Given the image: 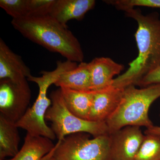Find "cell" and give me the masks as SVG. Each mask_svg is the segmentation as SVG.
I'll return each mask as SVG.
<instances>
[{"mask_svg":"<svg viewBox=\"0 0 160 160\" xmlns=\"http://www.w3.org/2000/svg\"><path fill=\"white\" fill-rule=\"evenodd\" d=\"M89 134L78 132L58 141L51 151L55 160H112L110 135L90 139Z\"/></svg>","mask_w":160,"mask_h":160,"instance_id":"cell-6","label":"cell"},{"mask_svg":"<svg viewBox=\"0 0 160 160\" xmlns=\"http://www.w3.org/2000/svg\"><path fill=\"white\" fill-rule=\"evenodd\" d=\"M135 160H160V136L145 134Z\"/></svg>","mask_w":160,"mask_h":160,"instance_id":"cell-17","label":"cell"},{"mask_svg":"<svg viewBox=\"0 0 160 160\" xmlns=\"http://www.w3.org/2000/svg\"><path fill=\"white\" fill-rule=\"evenodd\" d=\"M56 0H27L26 16L49 15Z\"/></svg>","mask_w":160,"mask_h":160,"instance_id":"cell-20","label":"cell"},{"mask_svg":"<svg viewBox=\"0 0 160 160\" xmlns=\"http://www.w3.org/2000/svg\"></svg>","mask_w":160,"mask_h":160,"instance_id":"cell-24","label":"cell"},{"mask_svg":"<svg viewBox=\"0 0 160 160\" xmlns=\"http://www.w3.org/2000/svg\"><path fill=\"white\" fill-rule=\"evenodd\" d=\"M52 140L27 133L17 154L8 160H41L54 148Z\"/></svg>","mask_w":160,"mask_h":160,"instance_id":"cell-14","label":"cell"},{"mask_svg":"<svg viewBox=\"0 0 160 160\" xmlns=\"http://www.w3.org/2000/svg\"><path fill=\"white\" fill-rule=\"evenodd\" d=\"M50 98L51 105L46 112L45 120L51 123V129L58 141L78 132L88 133L93 137L109 134L105 122L82 119L72 113L65 104L61 89L52 92Z\"/></svg>","mask_w":160,"mask_h":160,"instance_id":"cell-5","label":"cell"},{"mask_svg":"<svg viewBox=\"0 0 160 160\" xmlns=\"http://www.w3.org/2000/svg\"><path fill=\"white\" fill-rule=\"evenodd\" d=\"M67 108L82 119L88 120L93 99V91H82L60 88Z\"/></svg>","mask_w":160,"mask_h":160,"instance_id":"cell-15","label":"cell"},{"mask_svg":"<svg viewBox=\"0 0 160 160\" xmlns=\"http://www.w3.org/2000/svg\"><path fill=\"white\" fill-rule=\"evenodd\" d=\"M123 90L112 86L102 90L93 91V99L88 120L106 122L118 107Z\"/></svg>","mask_w":160,"mask_h":160,"instance_id":"cell-9","label":"cell"},{"mask_svg":"<svg viewBox=\"0 0 160 160\" xmlns=\"http://www.w3.org/2000/svg\"><path fill=\"white\" fill-rule=\"evenodd\" d=\"M32 75L29 67L22 58L12 51L2 39L0 38V80L15 81L27 79Z\"/></svg>","mask_w":160,"mask_h":160,"instance_id":"cell-11","label":"cell"},{"mask_svg":"<svg viewBox=\"0 0 160 160\" xmlns=\"http://www.w3.org/2000/svg\"><path fill=\"white\" fill-rule=\"evenodd\" d=\"M89 64L92 91H98L112 86L113 78L124 69L123 65L109 58H95Z\"/></svg>","mask_w":160,"mask_h":160,"instance_id":"cell-10","label":"cell"},{"mask_svg":"<svg viewBox=\"0 0 160 160\" xmlns=\"http://www.w3.org/2000/svg\"><path fill=\"white\" fill-rule=\"evenodd\" d=\"M144 134H151L160 136V126H152L147 128L144 132Z\"/></svg>","mask_w":160,"mask_h":160,"instance_id":"cell-22","label":"cell"},{"mask_svg":"<svg viewBox=\"0 0 160 160\" xmlns=\"http://www.w3.org/2000/svg\"><path fill=\"white\" fill-rule=\"evenodd\" d=\"M105 2L114 6L117 9L126 11L135 6H144L160 9V0H109Z\"/></svg>","mask_w":160,"mask_h":160,"instance_id":"cell-19","label":"cell"},{"mask_svg":"<svg viewBox=\"0 0 160 160\" xmlns=\"http://www.w3.org/2000/svg\"><path fill=\"white\" fill-rule=\"evenodd\" d=\"M18 128L16 123L0 115V160L13 157L19 151Z\"/></svg>","mask_w":160,"mask_h":160,"instance_id":"cell-16","label":"cell"},{"mask_svg":"<svg viewBox=\"0 0 160 160\" xmlns=\"http://www.w3.org/2000/svg\"><path fill=\"white\" fill-rule=\"evenodd\" d=\"M160 97V83L140 89L130 86L123 90L118 107L106 121L109 134L127 126H154L149 117L152 104Z\"/></svg>","mask_w":160,"mask_h":160,"instance_id":"cell-3","label":"cell"},{"mask_svg":"<svg viewBox=\"0 0 160 160\" xmlns=\"http://www.w3.org/2000/svg\"><path fill=\"white\" fill-rule=\"evenodd\" d=\"M160 83V67L149 72L142 79L137 86L141 88Z\"/></svg>","mask_w":160,"mask_h":160,"instance_id":"cell-21","label":"cell"},{"mask_svg":"<svg viewBox=\"0 0 160 160\" xmlns=\"http://www.w3.org/2000/svg\"><path fill=\"white\" fill-rule=\"evenodd\" d=\"M112 160H135L145 134L141 127L127 126L110 133Z\"/></svg>","mask_w":160,"mask_h":160,"instance_id":"cell-8","label":"cell"},{"mask_svg":"<svg viewBox=\"0 0 160 160\" xmlns=\"http://www.w3.org/2000/svg\"><path fill=\"white\" fill-rule=\"evenodd\" d=\"M27 79L0 80V115L15 123L24 116L31 99Z\"/></svg>","mask_w":160,"mask_h":160,"instance_id":"cell-7","label":"cell"},{"mask_svg":"<svg viewBox=\"0 0 160 160\" xmlns=\"http://www.w3.org/2000/svg\"><path fill=\"white\" fill-rule=\"evenodd\" d=\"M0 7L12 19L27 16V0H1Z\"/></svg>","mask_w":160,"mask_h":160,"instance_id":"cell-18","label":"cell"},{"mask_svg":"<svg viewBox=\"0 0 160 160\" xmlns=\"http://www.w3.org/2000/svg\"><path fill=\"white\" fill-rule=\"evenodd\" d=\"M126 16L138 24L135 33L138 54L129 63V68L113 80L112 86L124 89L137 86L149 72L160 67V18L158 12L144 15L139 9L126 10Z\"/></svg>","mask_w":160,"mask_h":160,"instance_id":"cell-1","label":"cell"},{"mask_svg":"<svg viewBox=\"0 0 160 160\" xmlns=\"http://www.w3.org/2000/svg\"><path fill=\"white\" fill-rule=\"evenodd\" d=\"M95 4L94 0H56L49 15L68 27V21L82 20Z\"/></svg>","mask_w":160,"mask_h":160,"instance_id":"cell-12","label":"cell"},{"mask_svg":"<svg viewBox=\"0 0 160 160\" xmlns=\"http://www.w3.org/2000/svg\"><path fill=\"white\" fill-rule=\"evenodd\" d=\"M11 24L24 37L67 60L81 63L84 54L78 40L68 27L49 15L12 19Z\"/></svg>","mask_w":160,"mask_h":160,"instance_id":"cell-2","label":"cell"},{"mask_svg":"<svg viewBox=\"0 0 160 160\" xmlns=\"http://www.w3.org/2000/svg\"><path fill=\"white\" fill-rule=\"evenodd\" d=\"M54 85L60 88L92 91L89 63L82 62L74 69L65 72L60 75Z\"/></svg>","mask_w":160,"mask_h":160,"instance_id":"cell-13","label":"cell"},{"mask_svg":"<svg viewBox=\"0 0 160 160\" xmlns=\"http://www.w3.org/2000/svg\"><path fill=\"white\" fill-rule=\"evenodd\" d=\"M67 70L62 63H58L57 67L52 71H43L41 77L31 75L27 78L28 81L36 83L38 86L37 98L30 108L27 110L22 118L16 123L18 128H22L27 133L33 136L43 137L51 140L56 136L51 127L47 126L45 115L51 105V101L47 93L50 86L57 81L61 74Z\"/></svg>","mask_w":160,"mask_h":160,"instance_id":"cell-4","label":"cell"},{"mask_svg":"<svg viewBox=\"0 0 160 160\" xmlns=\"http://www.w3.org/2000/svg\"><path fill=\"white\" fill-rule=\"evenodd\" d=\"M41 160H55L52 155L51 152L44 157Z\"/></svg>","mask_w":160,"mask_h":160,"instance_id":"cell-23","label":"cell"}]
</instances>
